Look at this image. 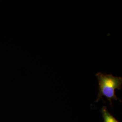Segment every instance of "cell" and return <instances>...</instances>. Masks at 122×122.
Returning <instances> with one entry per match:
<instances>
[{"instance_id": "1", "label": "cell", "mask_w": 122, "mask_h": 122, "mask_svg": "<svg viewBox=\"0 0 122 122\" xmlns=\"http://www.w3.org/2000/svg\"><path fill=\"white\" fill-rule=\"evenodd\" d=\"M99 87V91L96 102L101 99L104 100L103 96L105 97L113 106L112 100H121L115 95V90H120L122 88V78L114 76L112 74H106L98 72L96 74Z\"/></svg>"}, {"instance_id": "2", "label": "cell", "mask_w": 122, "mask_h": 122, "mask_svg": "<svg viewBox=\"0 0 122 122\" xmlns=\"http://www.w3.org/2000/svg\"><path fill=\"white\" fill-rule=\"evenodd\" d=\"M101 113L104 119V122H119L109 113L106 106H103L101 108Z\"/></svg>"}]
</instances>
